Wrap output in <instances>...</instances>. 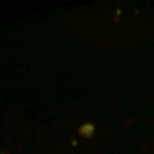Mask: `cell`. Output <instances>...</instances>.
Here are the masks:
<instances>
[]
</instances>
